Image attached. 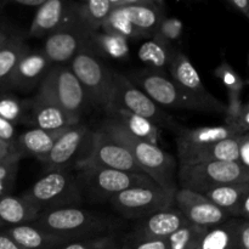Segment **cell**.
I'll use <instances>...</instances> for the list:
<instances>
[{
	"label": "cell",
	"instance_id": "52",
	"mask_svg": "<svg viewBox=\"0 0 249 249\" xmlns=\"http://www.w3.org/2000/svg\"><path fill=\"white\" fill-rule=\"evenodd\" d=\"M2 6H5L4 1H0V7H2Z\"/></svg>",
	"mask_w": 249,
	"mask_h": 249
},
{
	"label": "cell",
	"instance_id": "19",
	"mask_svg": "<svg viewBox=\"0 0 249 249\" xmlns=\"http://www.w3.org/2000/svg\"><path fill=\"white\" fill-rule=\"evenodd\" d=\"M187 224L190 223L186 218L174 206L140 219L136 224L133 236L138 238L165 240Z\"/></svg>",
	"mask_w": 249,
	"mask_h": 249
},
{
	"label": "cell",
	"instance_id": "32",
	"mask_svg": "<svg viewBox=\"0 0 249 249\" xmlns=\"http://www.w3.org/2000/svg\"><path fill=\"white\" fill-rule=\"evenodd\" d=\"M89 46L94 53L99 51L101 55L114 60H124L129 56L128 40L106 32L99 31L91 34Z\"/></svg>",
	"mask_w": 249,
	"mask_h": 249
},
{
	"label": "cell",
	"instance_id": "7",
	"mask_svg": "<svg viewBox=\"0 0 249 249\" xmlns=\"http://www.w3.org/2000/svg\"><path fill=\"white\" fill-rule=\"evenodd\" d=\"M36 94L53 101L79 121L90 106L84 89L67 65L51 66L39 84Z\"/></svg>",
	"mask_w": 249,
	"mask_h": 249
},
{
	"label": "cell",
	"instance_id": "44",
	"mask_svg": "<svg viewBox=\"0 0 249 249\" xmlns=\"http://www.w3.org/2000/svg\"><path fill=\"white\" fill-rule=\"evenodd\" d=\"M237 163L249 170V133L241 134L238 138Z\"/></svg>",
	"mask_w": 249,
	"mask_h": 249
},
{
	"label": "cell",
	"instance_id": "25",
	"mask_svg": "<svg viewBox=\"0 0 249 249\" xmlns=\"http://www.w3.org/2000/svg\"><path fill=\"white\" fill-rule=\"evenodd\" d=\"M40 214V209L22 196L6 195L0 197V229L32 224Z\"/></svg>",
	"mask_w": 249,
	"mask_h": 249
},
{
	"label": "cell",
	"instance_id": "49",
	"mask_svg": "<svg viewBox=\"0 0 249 249\" xmlns=\"http://www.w3.org/2000/svg\"><path fill=\"white\" fill-rule=\"evenodd\" d=\"M11 150L12 148H0V160H1V158H4L5 156H6Z\"/></svg>",
	"mask_w": 249,
	"mask_h": 249
},
{
	"label": "cell",
	"instance_id": "10",
	"mask_svg": "<svg viewBox=\"0 0 249 249\" xmlns=\"http://www.w3.org/2000/svg\"><path fill=\"white\" fill-rule=\"evenodd\" d=\"M74 168L77 170L88 169V168H104V169L145 174L138 167L129 151L111 140L99 128L92 131L89 146L84 155L77 160Z\"/></svg>",
	"mask_w": 249,
	"mask_h": 249
},
{
	"label": "cell",
	"instance_id": "41",
	"mask_svg": "<svg viewBox=\"0 0 249 249\" xmlns=\"http://www.w3.org/2000/svg\"><path fill=\"white\" fill-rule=\"evenodd\" d=\"M233 249H249V221L240 219L233 238Z\"/></svg>",
	"mask_w": 249,
	"mask_h": 249
},
{
	"label": "cell",
	"instance_id": "37",
	"mask_svg": "<svg viewBox=\"0 0 249 249\" xmlns=\"http://www.w3.org/2000/svg\"><path fill=\"white\" fill-rule=\"evenodd\" d=\"M182 33H184V23L181 19L178 17H169L165 15L164 18L160 21L156 29L153 38L160 39L163 43L168 45H174V43L179 41L181 39Z\"/></svg>",
	"mask_w": 249,
	"mask_h": 249
},
{
	"label": "cell",
	"instance_id": "28",
	"mask_svg": "<svg viewBox=\"0 0 249 249\" xmlns=\"http://www.w3.org/2000/svg\"><path fill=\"white\" fill-rule=\"evenodd\" d=\"M203 196L231 218L238 219V212L242 201L249 196V182L214 187L204 192Z\"/></svg>",
	"mask_w": 249,
	"mask_h": 249
},
{
	"label": "cell",
	"instance_id": "39",
	"mask_svg": "<svg viewBox=\"0 0 249 249\" xmlns=\"http://www.w3.org/2000/svg\"><path fill=\"white\" fill-rule=\"evenodd\" d=\"M229 96V104L225 106V111H224V125L229 126L232 130H235L238 134H245L238 129V121L242 114L243 106L245 102L242 101V97L240 94H228Z\"/></svg>",
	"mask_w": 249,
	"mask_h": 249
},
{
	"label": "cell",
	"instance_id": "2",
	"mask_svg": "<svg viewBox=\"0 0 249 249\" xmlns=\"http://www.w3.org/2000/svg\"><path fill=\"white\" fill-rule=\"evenodd\" d=\"M36 226L71 241L106 236L113 229L112 220L80 207L49 209L40 212L34 223Z\"/></svg>",
	"mask_w": 249,
	"mask_h": 249
},
{
	"label": "cell",
	"instance_id": "27",
	"mask_svg": "<svg viewBox=\"0 0 249 249\" xmlns=\"http://www.w3.org/2000/svg\"><path fill=\"white\" fill-rule=\"evenodd\" d=\"M108 117L112 121L122 126L124 130L128 131L134 138L140 139L152 145L160 146V138L162 129L158 128L156 124L148 119L142 118L140 116L125 111V109L114 108L108 113Z\"/></svg>",
	"mask_w": 249,
	"mask_h": 249
},
{
	"label": "cell",
	"instance_id": "21",
	"mask_svg": "<svg viewBox=\"0 0 249 249\" xmlns=\"http://www.w3.org/2000/svg\"><path fill=\"white\" fill-rule=\"evenodd\" d=\"M51 66L53 65L41 51H28L17 63L10 79L9 88L21 91H31L36 87H39Z\"/></svg>",
	"mask_w": 249,
	"mask_h": 249
},
{
	"label": "cell",
	"instance_id": "29",
	"mask_svg": "<svg viewBox=\"0 0 249 249\" xmlns=\"http://www.w3.org/2000/svg\"><path fill=\"white\" fill-rule=\"evenodd\" d=\"M240 219L230 218L223 224L206 229L194 249H233L235 231Z\"/></svg>",
	"mask_w": 249,
	"mask_h": 249
},
{
	"label": "cell",
	"instance_id": "47",
	"mask_svg": "<svg viewBox=\"0 0 249 249\" xmlns=\"http://www.w3.org/2000/svg\"><path fill=\"white\" fill-rule=\"evenodd\" d=\"M17 36H19V34L12 28H9V27H0V46L5 45L10 40L17 38Z\"/></svg>",
	"mask_w": 249,
	"mask_h": 249
},
{
	"label": "cell",
	"instance_id": "6",
	"mask_svg": "<svg viewBox=\"0 0 249 249\" xmlns=\"http://www.w3.org/2000/svg\"><path fill=\"white\" fill-rule=\"evenodd\" d=\"M179 189L203 195L208 190L229 184H248L249 170L236 162H208L179 165Z\"/></svg>",
	"mask_w": 249,
	"mask_h": 249
},
{
	"label": "cell",
	"instance_id": "33",
	"mask_svg": "<svg viewBox=\"0 0 249 249\" xmlns=\"http://www.w3.org/2000/svg\"><path fill=\"white\" fill-rule=\"evenodd\" d=\"M31 100H22L12 94H0V117L14 125L26 124L28 119Z\"/></svg>",
	"mask_w": 249,
	"mask_h": 249
},
{
	"label": "cell",
	"instance_id": "9",
	"mask_svg": "<svg viewBox=\"0 0 249 249\" xmlns=\"http://www.w3.org/2000/svg\"><path fill=\"white\" fill-rule=\"evenodd\" d=\"M114 108L125 109L136 116L148 119L160 129L167 128L174 131V129L179 125L168 112L160 108L145 92L141 91L128 79L126 75L117 72H114L113 92L108 113Z\"/></svg>",
	"mask_w": 249,
	"mask_h": 249
},
{
	"label": "cell",
	"instance_id": "36",
	"mask_svg": "<svg viewBox=\"0 0 249 249\" xmlns=\"http://www.w3.org/2000/svg\"><path fill=\"white\" fill-rule=\"evenodd\" d=\"M204 230L206 228L196 226L194 224H187L184 228L179 229L177 232L165 238L168 249H194L197 240Z\"/></svg>",
	"mask_w": 249,
	"mask_h": 249
},
{
	"label": "cell",
	"instance_id": "4",
	"mask_svg": "<svg viewBox=\"0 0 249 249\" xmlns=\"http://www.w3.org/2000/svg\"><path fill=\"white\" fill-rule=\"evenodd\" d=\"M22 197L38 207L40 212L66 207H80L83 203V195L75 175L68 169L49 170Z\"/></svg>",
	"mask_w": 249,
	"mask_h": 249
},
{
	"label": "cell",
	"instance_id": "34",
	"mask_svg": "<svg viewBox=\"0 0 249 249\" xmlns=\"http://www.w3.org/2000/svg\"><path fill=\"white\" fill-rule=\"evenodd\" d=\"M24 158L15 148H12L4 158L0 160V197L11 195L16 184L19 162Z\"/></svg>",
	"mask_w": 249,
	"mask_h": 249
},
{
	"label": "cell",
	"instance_id": "30",
	"mask_svg": "<svg viewBox=\"0 0 249 249\" xmlns=\"http://www.w3.org/2000/svg\"><path fill=\"white\" fill-rule=\"evenodd\" d=\"M177 49L163 43L160 39L150 38L139 49V58L147 68L153 71L165 72L174 58Z\"/></svg>",
	"mask_w": 249,
	"mask_h": 249
},
{
	"label": "cell",
	"instance_id": "8",
	"mask_svg": "<svg viewBox=\"0 0 249 249\" xmlns=\"http://www.w3.org/2000/svg\"><path fill=\"white\" fill-rule=\"evenodd\" d=\"M126 77L160 108L208 112L201 102L180 89L165 72L146 68L135 71Z\"/></svg>",
	"mask_w": 249,
	"mask_h": 249
},
{
	"label": "cell",
	"instance_id": "16",
	"mask_svg": "<svg viewBox=\"0 0 249 249\" xmlns=\"http://www.w3.org/2000/svg\"><path fill=\"white\" fill-rule=\"evenodd\" d=\"M74 18L73 2L63 0H45L36 10L26 38H46Z\"/></svg>",
	"mask_w": 249,
	"mask_h": 249
},
{
	"label": "cell",
	"instance_id": "42",
	"mask_svg": "<svg viewBox=\"0 0 249 249\" xmlns=\"http://www.w3.org/2000/svg\"><path fill=\"white\" fill-rule=\"evenodd\" d=\"M129 249H168L167 240H156V238H138L131 236Z\"/></svg>",
	"mask_w": 249,
	"mask_h": 249
},
{
	"label": "cell",
	"instance_id": "20",
	"mask_svg": "<svg viewBox=\"0 0 249 249\" xmlns=\"http://www.w3.org/2000/svg\"><path fill=\"white\" fill-rule=\"evenodd\" d=\"M122 9L141 38H152L165 16V5L160 0H128Z\"/></svg>",
	"mask_w": 249,
	"mask_h": 249
},
{
	"label": "cell",
	"instance_id": "51",
	"mask_svg": "<svg viewBox=\"0 0 249 249\" xmlns=\"http://www.w3.org/2000/svg\"><path fill=\"white\" fill-rule=\"evenodd\" d=\"M112 249H129V248H128V246H125V247H117V246H114Z\"/></svg>",
	"mask_w": 249,
	"mask_h": 249
},
{
	"label": "cell",
	"instance_id": "18",
	"mask_svg": "<svg viewBox=\"0 0 249 249\" xmlns=\"http://www.w3.org/2000/svg\"><path fill=\"white\" fill-rule=\"evenodd\" d=\"M79 123V119L68 114L60 106L41 95L36 94L34 99L31 100V108L26 124L32 126V129L60 130Z\"/></svg>",
	"mask_w": 249,
	"mask_h": 249
},
{
	"label": "cell",
	"instance_id": "43",
	"mask_svg": "<svg viewBox=\"0 0 249 249\" xmlns=\"http://www.w3.org/2000/svg\"><path fill=\"white\" fill-rule=\"evenodd\" d=\"M16 139V125L0 117V141L14 148Z\"/></svg>",
	"mask_w": 249,
	"mask_h": 249
},
{
	"label": "cell",
	"instance_id": "15",
	"mask_svg": "<svg viewBox=\"0 0 249 249\" xmlns=\"http://www.w3.org/2000/svg\"><path fill=\"white\" fill-rule=\"evenodd\" d=\"M174 206L181 212L190 224L201 228H213L231 218L208 201L203 195L190 190H177L174 195Z\"/></svg>",
	"mask_w": 249,
	"mask_h": 249
},
{
	"label": "cell",
	"instance_id": "40",
	"mask_svg": "<svg viewBox=\"0 0 249 249\" xmlns=\"http://www.w3.org/2000/svg\"><path fill=\"white\" fill-rule=\"evenodd\" d=\"M116 246L112 236H97V237L83 238L71 241L63 245L60 249H112Z\"/></svg>",
	"mask_w": 249,
	"mask_h": 249
},
{
	"label": "cell",
	"instance_id": "14",
	"mask_svg": "<svg viewBox=\"0 0 249 249\" xmlns=\"http://www.w3.org/2000/svg\"><path fill=\"white\" fill-rule=\"evenodd\" d=\"M89 41L90 34L73 18L70 23L46 36L41 53L53 66L66 65L71 62L84 46L89 45Z\"/></svg>",
	"mask_w": 249,
	"mask_h": 249
},
{
	"label": "cell",
	"instance_id": "13",
	"mask_svg": "<svg viewBox=\"0 0 249 249\" xmlns=\"http://www.w3.org/2000/svg\"><path fill=\"white\" fill-rule=\"evenodd\" d=\"M92 131L84 124L71 126L56 141L50 152L40 160L46 172L55 169H68L74 167L77 160L84 155L91 140Z\"/></svg>",
	"mask_w": 249,
	"mask_h": 249
},
{
	"label": "cell",
	"instance_id": "11",
	"mask_svg": "<svg viewBox=\"0 0 249 249\" xmlns=\"http://www.w3.org/2000/svg\"><path fill=\"white\" fill-rule=\"evenodd\" d=\"M175 192L162 189L158 185L135 187L116 195L108 202L124 218L140 220L174 207Z\"/></svg>",
	"mask_w": 249,
	"mask_h": 249
},
{
	"label": "cell",
	"instance_id": "45",
	"mask_svg": "<svg viewBox=\"0 0 249 249\" xmlns=\"http://www.w3.org/2000/svg\"><path fill=\"white\" fill-rule=\"evenodd\" d=\"M225 5L229 9L243 15L246 18H249V1L248 0H226Z\"/></svg>",
	"mask_w": 249,
	"mask_h": 249
},
{
	"label": "cell",
	"instance_id": "3",
	"mask_svg": "<svg viewBox=\"0 0 249 249\" xmlns=\"http://www.w3.org/2000/svg\"><path fill=\"white\" fill-rule=\"evenodd\" d=\"M70 68L84 89L90 106L99 107L108 113L114 84L113 71L104 65L89 45L74 56Z\"/></svg>",
	"mask_w": 249,
	"mask_h": 249
},
{
	"label": "cell",
	"instance_id": "24",
	"mask_svg": "<svg viewBox=\"0 0 249 249\" xmlns=\"http://www.w3.org/2000/svg\"><path fill=\"white\" fill-rule=\"evenodd\" d=\"M71 128V126H70ZM70 128L60 130H41V129H29L17 136L14 148L23 157H34L41 160L49 152L56 141Z\"/></svg>",
	"mask_w": 249,
	"mask_h": 249
},
{
	"label": "cell",
	"instance_id": "46",
	"mask_svg": "<svg viewBox=\"0 0 249 249\" xmlns=\"http://www.w3.org/2000/svg\"><path fill=\"white\" fill-rule=\"evenodd\" d=\"M45 2V0H7L4 1L5 5H14L19 7H29V9H38Z\"/></svg>",
	"mask_w": 249,
	"mask_h": 249
},
{
	"label": "cell",
	"instance_id": "5",
	"mask_svg": "<svg viewBox=\"0 0 249 249\" xmlns=\"http://www.w3.org/2000/svg\"><path fill=\"white\" fill-rule=\"evenodd\" d=\"M75 179L82 195H88L96 201H109L112 197L126 190L157 185L146 174L104 168L78 170Z\"/></svg>",
	"mask_w": 249,
	"mask_h": 249
},
{
	"label": "cell",
	"instance_id": "23",
	"mask_svg": "<svg viewBox=\"0 0 249 249\" xmlns=\"http://www.w3.org/2000/svg\"><path fill=\"white\" fill-rule=\"evenodd\" d=\"M24 249H60L70 241L38 228L34 224L0 229Z\"/></svg>",
	"mask_w": 249,
	"mask_h": 249
},
{
	"label": "cell",
	"instance_id": "35",
	"mask_svg": "<svg viewBox=\"0 0 249 249\" xmlns=\"http://www.w3.org/2000/svg\"><path fill=\"white\" fill-rule=\"evenodd\" d=\"M126 1H128V0H126ZM100 31L106 32V33L116 34V36H122V38L126 39V40H128V39L141 38L140 34L138 33V31L134 28L131 22L129 21V18L126 17L125 12L123 11L122 6L114 10V11L109 15L108 18H107L106 21H105V23L102 24Z\"/></svg>",
	"mask_w": 249,
	"mask_h": 249
},
{
	"label": "cell",
	"instance_id": "48",
	"mask_svg": "<svg viewBox=\"0 0 249 249\" xmlns=\"http://www.w3.org/2000/svg\"><path fill=\"white\" fill-rule=\"evenodd\" d=\"M0 249H24L19 245H17L14 240L9 237L4 231L0 230Z\"/></svg>",
	"mask_w": 249,
	"mask_h": 249
},
{
	"label": "cell",
	"instance_id": "50",
	"mask_svg": "<svg viewBox=\"0 0 249 249\" xmlns=\"http://www.w3.org/2000/svg\"><path fill=\"white\" fill-rule=\"evenodd\" d=\"M0 148H12V147H10V146L5 145L4 142H1V141H0Z\"/></svg>",
	"mask_w": 249,
	"mask_h": 249
},
{
	"label": "cell",
	"instance_id": "17",
	"mask_svg": "<svg viewBox=\"0 0 249 249\" xmlns=\"http://www.w3.org/2000/svg\"><path fill=\"white\" fill-rule=\"evenodd\" d=\"M174 134L177 136V150L179 160L212 143L241 135L226 125L199 126L195 129L178 125L174 129Z\"/></svg>",
	"mask_w": 249,
	"mask_h": 249
},
{
	"label": "cell",
	"instance_id": "12",
	"mask_svg": "<svg viewBox=\"0 0 249 249\" xmlns=\"http://www.w3.org/2000/svg\"><path fill=\"white\" fill-rule=\"evenodd\" d=\"M170 78L187 95L201 102L208 112L224 113L225 105L216 100L204 87L202 78L186 53L177 50L169 66Z\"/></svg>",
	"mask_w": 249,
	"mask_h": 249
},
{
	"label": "cell",
	"instance_id": "26",
	"mask_svg": "<svg viewBox=\"0 0 249 249\" xmlns=\"http://www.w3.org/2000/svg\"><path fill=\"white\" fill-rule=\"evenodd\" d=\"M238 138L225 139L212 143L179 160L180 165H192L208 162H236L238 160Z\"/></svg>",
	"mask_w": 249,
	"mask_h": 249
},
{
	"label": "cell",
	"instance_id": "1",
	"mask_svg": "<svg viewBox=\"0 0 249 249\" xmlns=\"http://www.w3.org/2000/svg\"><path fill=\"white\" fill-rule=\"evenodd\" d=\"M111 140L119 143L133 156L138 167L158 186L169 191H177V160L160 146L152 145L124 130L111 118L105 119L99 126Z\"/></svg>",
	"mask_w": 249,
	"mask_h": 249
},
{
	"label": "cell",
	"instance_id": "38",
	"mask_svg": "<svg viewBox=\"0 0 249 249\" xmlns=\"http://www.w3.org/2000/svg\"><path fill=\"white\" fill-rule=\"evenodd\" d=\"M214 74L225 85V88L228 89V94H242L243 89L246 87V82L233 70L232 66L229 65L228 62L220 63L214 71Z\"/></svg>",
	"mask_w": 249,
	"mask_h": 249
},
{
	"label": "cell",
	"instance_id": "22",
	"mask_svg": "<svg viewBox=\"0 0 249 249\" xmlns=\"http://www.w3.org/2000/svg\"><path fill=\"white\" fill-rule=\"evenodd\" d=\"M126 0H89L73 2V14L77 23L88 33H96L101 29L109 15L125 5Z\"/></svg>",
	"mask_w": 249,
	"mask_h": 249
},
{
	"label": "cell",
	"instance_id": "31",
	"mask_svg": "<svg viewBox=\"0 0 249 249\" xmlns=\"http://www.w3.org/2000/svg\"><path fill=\"white\" fill-rule=\"evenodd\" d=\"M29 51L21 36L0 46V88L9 89L10 79L18 61Z\"/></svg>",
	"mask_w": 249,
	"mask_h": 249
}]
</instances>
